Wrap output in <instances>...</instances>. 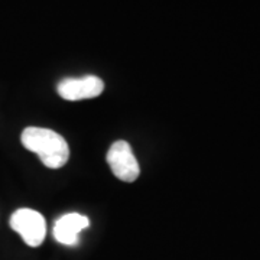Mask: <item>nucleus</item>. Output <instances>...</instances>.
Here are the masks:
<instances>
[{
  "label": "nucleus",
  "instance_id": "2",
  "mask_svg": "<svg viewBox=\"0 0 260 260\" xmlns=\"http://www.w3.org/2000/svg\"><path fill=\"white\" fill-rule=\"evenodd\" d=\"M10 227L30 247L41 246L47 236V223L44 215L32 208H19L12 214Z\"/></svg>",
  "mask_w": 260,
  "mask_h": 260
},
{
  "label": "nucleus",
  "instance_id": "5",
  "mask_svg": "<svg viewBox=\"0 0 260 260\" xmlns=\"http://www.w3.org/2000/svg\"><path fill=\"white\" fill-rule=\"evenodd\" d=\"M90 225L88 218L78 213L64 214L56 220L54 225V237L58 243L65 246H74L78 242L80 233Z\"/></svg>",
  "mask_w": 260,
  "mask_h": 260
},
{
  "label": "nucleus",
  "instance_id": "1",
  "mask_svg": "<svg viewBox=\"0 0 260 260\" xmlns=\"http://www.w3.org/2000/svg\"><path fill=\"white\" fill-rule=\"evenodd\" d=\"M22 145L37 153L42 164L51 169L62 168L70 158L67 140L54 130L45 127H26L22 132Z\"/></svg>",
  "mask_w": 260,
  "mask_h": 260
},
{
  "label": "nucleus",
  "instance_id": "3",
  "mask_svg": "<svg viewBox=\"0 0 260 260\" xmlns=\"http://www.w3.org/2000/svg\"><path fill=\"white\" fill-rule=\"evenodd\" d=\"M107 162L114 177L123 182H135L139 177V162L129 143L124 140H117L110 146L107 153Z\"/></svg>",
  "mask_w": 260,
  "mask_h": 260
},
{
  "label": "nucleus",
  "instance_id": "4",
  "mask_svg": "<svg viewBox=\"0 0 260 260\" xmlns=\"http://www.w3.org/2000/svg\"><path fill=\"white\" fill-rule=\"evenodd\" d=\"M104 83L95 75H85L80 78H67L58 84V94L68 102H80L95 99L103 93Z\"/></svg>",
  "mask_w": 260,
  "mask_h": 260
}]
</instances>
